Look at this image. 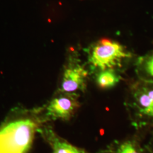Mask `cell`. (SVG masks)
I'll return each instance as SVG.
<instances>
[{
	"label": "cell",
	"instance_id": "8992f818",
	"mask_svg": "<svg viewBox=\"0 0 153 153\" xmlns=\"http://www.w3.org/2000/svg\"><path fill=\"white\" fill-rule=\"evenodd\" d=\"M38 131L51 146L52 153H89L83 149L70 144L59 136L49 126L43 125Z\"/></svg>",
	"mask_w": 153,
	"mask_h": 153
},
{
	"label": "cell",
	"instance_id": "277c9868",
	"mask_svg": "<svg viewBox=\"0 0 153 153\" xmlns=\"http://www.w3.org/2000/svg\"><path fill=\"white\" fill-rule=\"evenodd\" d=\"M79 106L75 94L60 92L53 97L45 108V117L51 119L70 120Z\"/></svg>",
	"mask_w": 153,
	"mask_h": 153
},
{
	"label": "cell",
	"instance_id": "9c48e42d",
	"mask_svg": "<svg viewBox=\"0 0 153 153\" xmlns=\"http://www.w3.org/2000/svg\"><path fill=\"white\" fill-rule=\"evenodd\" d=\"M121 79L119 72L113 70L97 72L95 76L97 86L102 89H108L115 87Z\"/></svg>",
	"mask_w": 153,
	"mask_h": 153
},
{
	"label": "cell",
	"instance_id": "6da1fadb",
	"mask_svg": "<svg viewBox=\"0 0 153 153\" xmlns=\"http://www.w3.org/2000/svg\"><path fill=\"white\" fill-rule=\"evenodd\" d=\"M40 111L16 109L0 126V153H27L43 125Z\"/></svg>",
	"mask_w": 153,
	"mask_h": 153
},
{
	"label": "cell",
	"instance_id": "ba28073f",
	"mask_svg": "<svg viewBox=\"0 0 153 153\" xmlns=\"http://www.w3.org/2000/svg\"><path fill=\"white\" fill-rule=\"evenodd\" d=\"M134 65L137 79L153 83V51L137 57Z\"/></svg>",
	"mask_w": 153,
	"mask_h": 153
},
{
	"label": "cell",
	"instance_id": "30bf717a",
	"mask_svg": "<svg viewBox=\"0 0 153 153\" xmlns=\"http://www.w3.org/2000/svg\"><path fill=\"white\" fill-rule=\"evenodd\" d=\"M150 137L148 140V143H147V145H148L149 149H150L152 152H153V128L152 129H150Z\"/></svg>",
	"mask_w": 153,
	"mask_h": 153
},
{
	"label": "cell",
	"instance_id": "52a82bcc",
	"mask_svg": "<svg viewBox=\"0 0 153 153\" xmlns=\"http://www.w3.org/2000/svg\"><path fill=\"white\" fill-rule=\"evenodd\" d=\"M108 149L114 153H152L147 144L143 143L137 135L115 142Z\"/></svg>",
	"mask_w": 153,
	"mask_h": 153
},
{
	"label": "cell",
	"instance_id": "7a4b0ae2",
	"mask_svg": "<svg viewBox=\"0 0 153 153\" xmlns=\"http://www.w3.org/2000/svg\"><path fill=\"white\" fill-rule=\"evenodd\" d=\"M125 106L132 126L142 131L153 128V83L138 79L129 84Z\"/></svg>",
	"mask_w": 153,
	"mask_h": 153
},
{
	"label": "cell",
	"instance_id": "8fae6325",
	"mask_svg": "<svg viewBox=\"0 0 153 153\" xmlns=\"http://www.w3.org/2000/svg\"><path fill=\"white\" fill-rule=\"evenodd\" d=\"M100 153H114L113 151L110 150L109 149H107V150H105V151H102V152H101Z\"/></svg>",
	"mask_w": 153,
	"mask_h": 153
},
{
	"label": "cell",
	"instance_id": "5b68a950",
	"mask_svg": "<svg viewBox=\"0 0 153 153\" xmlns=\"http://www.w3.org/2000/svg\"><path fill=\"white\" fill-rule=\"evenodd\" d=\"M88 71L79 62H70L65 68L60 82V92L75 94L85 90Z\"/></svg>",
	"mask_w": 153,
	"mask_h": 153
},
{
	"label": "cell",
	"instance_id": "7c38bea8",
	"mask_svg": "<svg viewBox=\"0 0 153 153\" xmlns=\"http://www.w3.org/2000/svg\"><path fill=\"white\" fill-rule=\"evenodd\" d=\"M152 153H153V152H152Z\"/></svg>",
	"mask_w": 153,
	"mask_h": 153
},
{
	"label": "cell",
	"instance_id": "3957f363",
	"mask_svg": "<svg viewBox=\"0 0 153 153\" xmlns=\"http://www.w3.org/2000/svg\"><path fill=\"white\" fill-rule=\"evenodd\" d=\"M134 55L118 41L102 38L95 42L88 51V62L96 72L106 70L120 71L133 60Z\"/></svg>",
	"mask_w": 153,
	"mask_h": 153
}]
</instances>
